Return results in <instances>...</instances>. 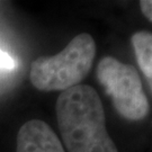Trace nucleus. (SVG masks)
Here are the masks:
<instances>
[{
    "instance_id": "nucleus-1",
    "label": "nucleus",
    "mask_w": 152,
    "mask_h": 152,
    "mask_svg": "<svg viewBox=\"0 0 152 152\" xmlns=\"http://www.w3.org/2000/svg\"><path fill=\"white\" fill-rule=\"evenodd\" d=\"M55 110L69 152H118L106 129L100 97L91 86L78 85L62 91Z\"/></svg>"
},
{
    "instance_id": "nucleus-2",
    "label": "nucleus",
    "mask_w": 152,
    "mask_h": 152,
    "mask_svg": "<svg viewBox=\"0 0 152 152\" xmlns=\"http://www.w3.org/2000/svg\"><path fill=\"white\" fill-rule=\"evenodd\" d=\"M96 55V43L87 33L70 41L60 53L39 56L31 65L29 80L43 91L66 90L78 86L91 70Z\"/></svg>"
},
{
    "instance_id": "nucleus-3",
    "label": "nucleus",
    "mask_w": 152,
    "mask_h": 152,
    "mask_svg": "<svg viewBox=\"0 0 152 152\" xmlns=\"http://www.w3.org/2000/svg\"><path fill=\"white\" fill-rule=\"evenodd\" d=\"M97 79L112 98L115 109L129 121H141L149 114V102L141 78L133 65L105 56L97 65Z\"/></svg>"
},
{
    "instance_id": "nucleus-4",
    "label": "nucleus",
    "mask_w": 152,
    "mask_h": 152,
    "mask_svg": "<svg viewBox=\"0 0 152 152\" xmlns=\"http://www.w3.org/2000/svg\"><path fill=\"white\" fill-rule=\"evenodd\" d=\"M16 152H65L55 132L45 122L31 120L17 134Z\"/></svg>"
},
{
    "instance_id": "nucleus-5",
    "label": "nucleus",
    "mask_w": 152,
    "mask_h": 152,
    "mask_svg": "<svg viewBox=\"0 0 152 152\" xmlns=\"http://www.w3.org/2000/svg\"><path fill=\"white\" fill-rule=\"evenodd\" d=\"M132 45L134 48L136 61L143 75L150 83L152 80V34L150 32L141 31L132 35Z\"/></svg>"
},
{
    "instance_id": "nucleus-6",
    "label": "nucleus",
    "mask_w": 152,
    "mask_h": 152,
    "mask_svg": "<svg viewBox=\"0 0 152 152\" xmlns=\"http://www.w3.org/2000/svg\"><path fill=\"white\" fill-rule=\"evenodd\" d=\"M15 68V61L7 52L0 50V70H12Z\"/></svg>"
},
{
    "instance_id": "nucleus-7",
    "label": "nucleus",
    "mask_w": 152,
    "mask_h": 152,
    "mask_svg": "<svg viewBox=\"0 0 152 152\" xmlns=\"http://www.w3.org/2000/svg\"><path fill=\"white\" fill-rule=\"evenodd\" d=\"M140 8L142 14L149 22L152 20V1L150 0H141L140 1Z\"/></svg>"
}]
</instances>
